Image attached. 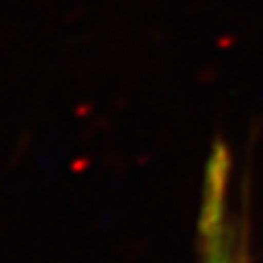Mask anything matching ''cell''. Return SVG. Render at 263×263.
I'll list each match as a JSON object with an SVG mask.
<instances>
[{
  "label": "cell",
  "instance_id": "6da1fadb",
  "mask_svg": "<svg viewBox=\"0 0 263 263\" xmlns=\"http://www.w3.org/2000/svg\"><path fill=\"white\" fill-rule=\"evenodd\" d=\"M230 154L224 143H216L205 168V193L201 205V247L203 263H242L234 226L226 210V182Z\"/></svg>",
  "mask_w": 263,
  "mask_h": 263
}]
</instances>
